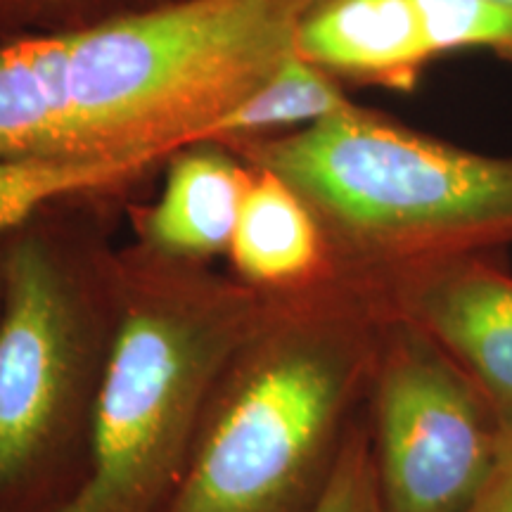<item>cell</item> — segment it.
Returning <instances> with one entry per match:
<instances>
[{
  "mask_svg": "<svg viewBox=\"0 0 512 512\" xmlns=\"http://www.w3.org/2000/svg\"><path fill=\"white\" fill-rule=\"evenodd\" d=\"M354 107L337 79L292 53L252 95L223 114L207 136H240L285 126H311Z\"/></svg>",
  "mask_w": 512,
  "mask_h": 512,
  "instance_id": "obj_12",
  "label": "cell"
},
{
  "mask_svg": "<svg viewBox=\"0 0 512 512\" xmlns=\"http://www.w3.org/2000/svg\"><path fill=\"white\" fill-rule=\"evenodd\" d=\"M467 512H512V434H505L494 470Z\"/></svg>",
  "mask_w": 512,
  "mask_h": 512,
  "instance_id": "obj_16",
  "label": "cell"
},
{
  "mask_svg": "<svg viewBox=\"0 0 512 512\" xmlns=\"http://www.w3.org/2000/svg\"><path fill=\"white\" fill-rule=\"evenodd\" d=\"M138 166H143L138 159L91 155L0 159V238L34 219L46 204L117 181Z\"/></svg>",
  "mask_w": 512,
  "mask_h": 512,
  "instance_id": "obj_13",
  "label": "cell"
},
{
  "mask_svg": "<svg viewBox=\"0 0 512 512\" xmlns=\"http://www.w3.org/2000/svg\"><path fill=\"white\" fill-rule=\"evenodd\" d=\"M318 512H380L366 415L358 422L347 448H344L335 482H332L325 501L320 503Z\"/></svg>",
  "mask_w": 512,
  "mask_h": 512,
  "instance_id": "obj_15",
  "label": "cell"
},
{
  "mask_svg": "<svg viewBox=\"0 0 512 512\" xmlns=\"http://www.w3.org/2000/svg\"><path fill=\"white\" fill-rule=\"evenodd\" d=\"M247 185L249 176L221 152L176 157L162 197L138 219L145 252L169 261L228 252Z\"/></svg>",
  "mask_w": 512,
  "mask_h": 512,
  "instance_id": "obj_10",
  "label": "cell"
},
{
  "mask_svg": "<svg viewBox=\"0 0 512 512\" xmlns=\"http://www.w3.org/2000/svg\"><path fill=\"white\" fill-rule=\"evenodd\" d=\"M228 254L245 283L268 294L304 292L337 278L316 214L266 169L249 176Z\"/></svg>",
  "mask_w": 512,
  "mask_h": 512,
  "instance_id": "obj_9",
  "label": "cell"
},
{
  "mask_svg": "<svg viewBox=\"0 0 512 512\" xmlns=\"http://www.w3.org/2000/svg\"><path fill=\"white\" fill-rule=\"evenodd\" d=\"M323 228L337 278L380 294L403 275L512 249V157L349 107L259 152Z\"/></svg>",
  "mask_w": 512,
  "mask_h": 512,
  "instance_id": "obj_2",
  "label": "cell"
},
{
  "mask_svg": "<svg viewBox=\"0 0 512 512\" xmlns=\"http://www.w3.org/2000/svg\"><path fill=\"white\" fill-rule=\"evenodd\" d=\"M147 256L121 280L86 477L53 512H162L223 370L271 306Z\"/></svg>",
  "mask_w": 512,
  "mask_h": 512,
  "instance_id": "obj_3",
  "label": "cell"
},
{
  "mask_svg": "<svg viewBox=\"0 0 512 512\" xmlns=\"http://www.w3.org/2000/svg\"><path fill=\"white\" fill-rule=\"evenodd\" d=\"M377 297L458 363L512 434V273L505 256L441 261L394 280Z\"/></svg>",
  "mask_w": 512,
  "mask_h": 512,
  "instance_id": "obj_7",
  "label": "cell"
},
{
  "mask_svg": "<svg viewBox=\"0 0 512 512\" xmlns=\"http://www.w3.org/2000/svg\"><path fill=\"white\" fill-rule=\"evenodd\" d=\"M505 3H510V5H512V0H505Z\"/></svg>",
  "mask_w": 512,
  "mask_h": 512,
  "instance_id": "obj_18",
  "label": "cell"
},
{
  "mask_svg": "<svg viewBox=\"0 0 512 512\" xmlns=\"http://www.w3.org/2000/svg\"><path fill=\"white\" fill-rule=\"evenodd\" d=\"M313 0H190L67 36V155L150 162L207 136L292 53Z\"/></svg>",
  "mask_w": 512,
  "mask_h": 512,
  "instance_id": "obj_4",
  "label": "cell"
},
{
  "mask_svg": "<svg viewBox=\"0 0 512 512\" xmlns=\"http://www.w3.org/2000/svg\"><path fill=\"white\" fill-rule=\"evenodd\" d=\"M366 425L380 512H467L505 439L494 408L458 363L389 311Z\"/></svg>",
  "mask_w": 512,
  "mask_h": 512,
  "instance_id": "obj_6",
  "label": "cell"
},
{
  "mask_svg": "<svg viewBox=\"0 0 512 512\" xmlns=\"http://www.w3.org/2000/svg\"><path fill=\"white\" fill-rule=\"evenodd\" d=\"M67 155V36L0 46V159Z\"/></svg>",
  "mask_w": 512,
  "mask_h": 512,
  "instance_id": "obj_11",
  "label": "cell"
},
{
  "mask_svg": "<svg viewBox=\"0 0 512 512\" xmlns=\"http://www.w3.org/2000/svg\"><path fill=\"white\" fill-rule=\"evenodd\" d=\"M384 316L380 297L342 278L273 294L162 512H318L366 415Z\"/></svg>",
  "mask_w": 512,
  "mask_h": 512,
  "instance_id": "obj_1",
  "label": "cell"
},
{
  "mask_svg": "<svg viewBox=\"0 0 512 512\" xmlns=\"http://www.w3.org/2000/svg\"><path fill=\"white\" fill-rule=\"evenodd\" d=\"M0 309H3V273H0Z\"/></svg>",
  "mask_w": 512,
  "mask_h": 512,
  "instance_id": "obj_17",
  "label": "cell"
},
{
  "mask_svg": "<svg viewBox=\"0 0 512 512\" xmlns=\"http://www.w3.org/2000/svg\"><path fill=\"white\" fill-rule=\"evenodd\" d=\"M297 50L335 76L411 91L434 62L413 0H313Z\"/></svg>",
  "mask_w": 512,
  "mask_h": 512,
  "instance_id": "obj_8",
  "label": "cell"
},
{
  "mask_svg": "<svg viewBox=\"0 0 512 512\" xmlns=\"http://www.w3.org/2000/svg\"><path fill=\"white\" fill-rule=\"evenodd\" d=\"M3 238L0 512H53L86 477L119 294L100 309L36 216Z\"/></svg>",
  "mask_w": 512,
  "mask_h": 512,
  "instance_id": "obj_5",
  "label": "cell"
},
{
  "mask_svg": "<svg viewBox=\"0 0 512 512\" xmlns=\"http://www.w3.org/2000/svg\"><path fill=\"white\" fill-rule=\"evenodd\" d=\"M434 60L489 53L512 62V5L505 0H413Z\"/></svg>",
  "mask_w": 512,
  "mask_h": 512,
  "instance_id": "obj_14",
  "label": "cell"
}]
</instances>
